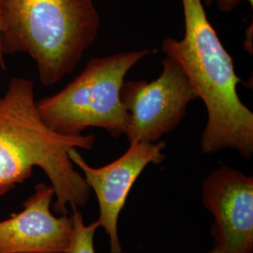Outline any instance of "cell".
Listing matches in <instances>:
<instances>
[{"label":"cell","instance_id":"cell-1","mask_svg":"<svg viewBox=\"0 0 253 253\" xmlns=\"http://www.w3.org/2000/svg\"><path fill=\"white\" fill-rule=\"evenodd\" d=\"M94 144V135H63L47 126L37 109L33 81L11 78L0 97V197L40 167L54 189L55 213L66 215L69 206L84 207L90 188L68 152L90 150Z\"/></svg>","mask_w":253,"mask_h":253},{"label":"cell","instance_id":"cell-2","mask_svg":"<svg viewBox=\"0 0 253 253\" xmlns=\"http://www.w3.org/2000/svg\"><path fill=\"white\" fill-rule=\"evenodd\" d=\"M185 35L167 38L163 51L188 75L208 110V122L201 139L204 154L230 148L244 158L253 155V113L237 93L242 80L209 22L202 0H181Z\"/></svg>","mask_w":253,"mask_h":253},{"label":"cell","instance_id":"cell-3","mask_svg":"<svg viewBox=\"0 0 253 253\" xmlns=\"http://www.w3.org/2000/svg\"><path fill=\"white\" fill-rule=\"evenodd\" d=\"M4 54H27L46 86L61 81L96 41L100 17L92 0H2Z\"/></svg>","mask_w":253,"mask_h":253},{"label":"cell","instance_id":"cell-4","mask_svg":"<svg viewBox=\"0 0 253 253\" xmlns=\"http://www.w3.org/2000/svg\"><path fill=\"white\" fill-rule=\"evenodd\" d=\"M149 49L93 57L84 70L63 89L36 101L42 120L57 133L82 135L88 127L105 129L114 138L126 135L129 114L120 92L127 72Z\"/></svg>","mask_w":253,"mask_h":253},{"label":"cell","instance_id":"cell-5","mask_svg":"<svg viewBox=\"0 0 253 253\" xmlns=\"http://www.w3.org/2000/svg\"><path fill=\"white\" fill-rule=\"evenodd\" d=\"M199 98L188 75L171 57L163 60V73L151 82H124L120 99L129 114L128 143H156L175 129L190 102Z\"/></svg>","mask_w":253,"mask_h":253},{"label":"cell","instance_id":"cell-6","mask_svg":"<svg viewBox=\"0 0 253 253\" xmlns=\"http://www.w3.org/2000/svg\"><path fill=\"white\" fill-rule=\"evenodd\" d=\"M165 143H131L125 153L102 167H92L77 148L69 150V157L83 173L90 190L96 194L100 215L98 223L108 235L110 253H122L118 236V217L125 207L134 183L149 164L165 160Z\"/></svg>","mask_w":253,"mask_h":253},{"label":"cell","instance_id":"cell-7","mask_svg":"<svg viewBox=\"0 0 253 253\" xmlns=\"http://www.w3.org/2000/svg\"><path fill=\"white\" fill-rule=\"evenodd\" d=\"M202 204L214 217L213 250L253 253V177L220 166L202 185Z\"/></svg>","mask_w":253,"mask_h":253},{"label":"cell","instance_id":"cell-8","mask_svg":"<svg viewBox=\"0 0 253 253\" xmlns=\"http://www.w3.org/2000/svg\"><path fill=\"white\" fill-rule=\"evenodd\" d=\"M53 187L40 183L23 204V210L0 221V253H67L73 217L54 216Z\"/></svg>","mask_w":253,"mask_h":253},{"label":"cell","instance_id":"cell-9","mask_svg":"<svg viewBox=\"0 0 253 253\" xmlns=\"http://www.w3.org/2000/svg\"><path fill=\"white\" fill-rule=\"evenodd\" d=\"M73 235L71 245L67 253H96L94 236L100 225L98 221L85 224L78 208H73Z\"/></svg>","mask_w":253,"mask_h":253},{"label":"cell","instance_id":"cell-10","mask_svg":"<svg viewBox=\"0 0 253 253\" xmlns=\"http://www.w3.org/2000/svg\"><path fill=\"white\" fill-rule=\"evenodd\" d=\"M251 4V6L253 5V0H248ZM213 0H205V4L207 6H210L212 4ZM217 7L223 12H230L233 9H235L239 3V0H217Z\"/></svg>","mask_w":253,"mask_h":253},{"label":"cell","instance_id":"cell-11","mask_svg":"<svg viewBox=\"0 0 253 253\" xmlns=\"http://www.w3.org/2000/svg\"><path fill=\"white\" fill-rule=\"evenodd\" d=\"M2 32H3V16H2V0H0V68L2 70L6 69L5 54L3 51L2 44Z\"/></svg>","mask_w":253,"mask_h":253},{"label":"cell","instance_id":"cell-12","mask_svg":"<svg viewBox=\"0 0 253 253\" xmlns=\"http://www.w3.org/2000/svg\"><path fill=\"white\" fill-rule=\"evenodd\" d=\"M220 253V252H217V251H216V250H212V251H211V252H210V253Z\"/></svg>","mask_w":253,"mask_h":253}]
</instances>
